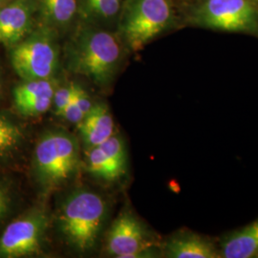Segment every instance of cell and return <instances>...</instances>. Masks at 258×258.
I'll return each instance as SVG.
<instances>
[{
  "instance_id": "6da1fadb",
  "label": "cell",
  "mask_w": 258,
  "mask_h": 258,
  "mask_svg": "<svg viewBox=\"0 0 258 258\" xmlns=\"http://www.w3.org/2000/svg\"><path fill=\"white\" fill-rule=\"evenodd\" d=\"M66 55L72 72L103 87L111 83L118 71L121 50L110 33L83 28L69 42Z\"/></svg>"
},
{
  "instance_id": "7a4b0ae2",
  "label": "cell",
  "mask_w": 258,
  "mask_h": 258,
  "mask_svg": "<svg viewBox=\"0 0 258 258\" xmlns=\"http://www.w3.org/2000/svg\"><path fill=\"white\" fill-rule=\"evenodd\" d=\"M107 205L100 194L77 189L66 196L57 214V226L67 243L79 252L96 246L106 218Z\"/></svg>"
},
{
  "instance_id": "3957f363",
  "label": "cell",
  "mask_w": 258,
  "mask_h": 258,
  "mask_svg": "<svg viewBox=\"0 0 258 258\" xmlns=\"http://www.w3.org/2000/svg\"><path fill=\"white\" fill-rule=\"evenodd\" d=\"M79 166L77 139L62 130H51L37 142L33 157V170L39 186L55 189L75 175Z\"/></svg>"
},
{
  "instance_id": "277c9868",
  "label": "cell",
  "mask_w": 258,
  "mask_h": 258,
  "mask_svg": "<svg viewBox=\"0 0 258 258\" xmlns=\"http://www.w3.org/2000/svg\"><path fill=\"white\" fill-rule=\"evenodd\" d=\"M189 22L198 27L258 37V0H197Z\"/></svg>"
},
{
  "instance_id": "5b68a950",
  "label": "cell",
  "mask_w": 258,
  "mask_h": 258,
  "mask_svg": "<svg viewBox=\"0 0 258 258\" xmlns=\"http://www.w3.org/2000/svg\"><path fill=\"white\" fill-rule=\"evenodd\" d=\"M172 17L169 0H130L121 19L122 37L133 51L141 50L168 27Z\"/></svg>"
},
{
  "instance_id": "8992f818",
  "label": "cell",
  "mask_w": 258,
  "mask_h": 258,
  "mask_svg": "<svg viewBox=\"0 0 258 258\" xmlns=\"http://www.w3.org/2000/svg\"><path fill=\"white\" fill-rule=\"evenodd\" d=\"M58 49L50 30L41 29L12 47L11 63L23 81L51 79L58 65Z\"/></svg>"
},
{
  "instance_id": "52a82bcc",
  "label": "cell",
  "mask_w": 258,
  "mask_h": 258,
  "mask_svg": "<svg viewBox=\"0 0 258 258\" xmlns=\"http://www.w3.org/2000/svg\"><path fill=\"white\" fill-rule=\"evenodd\" d=\"M47 227L48 216L42 209H34L11 222L0 235V257H26L39 253Z\"/></svg>"
},
{
  "instance_id": "ba28073f",
  "label": "cell",
  "mask_w": 258,
  "mask_h": 258,
  "mask_svg": "<svg viewBox=\"0 0 258 258\" xmlns=\"http://www.w3.org/2000/svg\"><path fill=\"white\" fill-rule=\"evenodd\" d=\"M154 245L144 224L134 213L124 210L115 219L106 237V252L114 257L146 256Z\"/></svg>"
},
{
  "instance_id": "9c48e42d",
  "label": "cell",
  "mask_w": 258,
  "mask_h": 258,
  "mask_svg": "<svg viewBox=\"0 0 258 258\" xmlns=\"http://www.w3.org/2000/svg\"><path fill=\"white\" fill-rule=\"evenodd\" d=\"M87 170L106 182L119 180L126 170V151L119 136L112 135L102 145L87 150Z\"/></svg>"
},
{
  "instance_id": "30bf717a",
  "label": "cell",
  "mask_w": 258,
  "mask_h": 258,
  "mask_svg": "<svg viewBox=\"0 0 258 258\" xmlns=\"http://www.w3.org/2000/svg\"><path fill=\"white\" fill-rule=\"evenodd\" d=\"M36 6L35 0H15L0 8V44L15 46L27 37Z\"/></svg>"
},
{
  "instance_id": "8fae6325",
  "label": "cell",
  "mask_w": 258,
  "mask_h": 258,
  "mask_svg": "<svg viewBox=\"0 0 258 258\" xmlns=\"http://www.w3.org/2000/svg\"><path fill=\"white\" fill-rule=\"evenodd\" d=\"M165 254L171 258H215L221 253L211 238L191 231L173 234L165 244Z\"/></svg>"
},
{
  "instance_id": "7c38bea8",
  "label": "cell",
  "mask_w": 258,
  "mask_h": 258,
  "mask_svg": "<svg viewBox=\"0 0 258 258\" xmlns=\"http://www.w3.org/2000/svg\"><path fill=\"white\" fill-rule=\"evenodd\" d=\"M86 150L96 148L114 135V120L106 104H95L79 124Z\"/></svg>"
},
{
  "instance_id": "4fadbf2b",
  "label": "cell",
  "mask_w": 258,
  "mask_h": 258,
  "mask_svg": "<svg viewBox=\"0 0 258 258\" xmlns=\"http://www.w3.org/2000/svg\"><path fill=\"white\" fill-rule=\"evenodd\" d=\"M222 257H256L258 254V219L227 234L221 243Z\"/></svg>"
},
{
  "instance_id": "5bb4252c",
  "label": "cell",
  "mask_w": 258,
  "mask_h": 258,
  "mask_svg": "<svg viewBox=\"0 0 258 258\" xmlns=\"http://www.w3.org/2000/svg\"><path fill=\"white\" fill-rule=\"evenodd\" d=\"M37 6L50 27H65L78 12V0H37Z\"/></svg>"
},
{
  "instance_id": "9a60e30c",
  "label": "cell",
  "mask_w": 258,
  "mask_h": 258,
  "mask_svg": "<svg viewBox=\"0 0 258 258\" xmlns=\"http://www.w3.org/2000/svg\"><path fill=\"white\" fill-rule=\"evenodd\" d=\"M24 142L22 129L14 120L0 114V160L19 152Z\"/></svg>"
},
{
  "instance_id": "2e32d148",
  "label": "cell",
  "mask_w": 258,
  "mask_h": 258,
  "mask_svg": "<svg viewBox=\"0 0 258 258\" xmlns=\"http://www.w3.org/2000/svg\"><path fill=\"white\" fill-rule=\"evenodd\" d=\"M56 83L51 79L44 80H32L24 81V83L19 84L14 90V102H17L37 97L43 96H54Z\"/></svg>"
},
{
  "instance_id": "e0dca14e",
  "label": "cell",
  "mask_w": 258,
  "mask_h": 258,
  "mask_svg": "<svg viewBox=\"0 0 258 258\" xmlns=\"http://www.w3.org/2000/svg\"><path fill=\"white\" fill-rule=\"evenodd\" d=\"M86 19L106 20L114 18L120 9L121 0H78Z\"/></svg>"
},
{
  "instance_id": "ac0fdd59",
  "label": "cell",
  "mask_w": 258,
  "mask_h": 258,
  "mask_svg": "<svg viewBox=\"0 0 258 258\" xmlns=\"http://www.w3.org/2000/svg\"><path fill=\"white\" fill-rule=\"evenodd\" d=\"M53 96L31 98L15 103L19 113L28 117H37L44 114L52 107Z\"/></svg>"
},
{
  "instance_id": "d6986e66",
  "label": "cell",
  "mask_w": 258,
  "mask_h": 258,
  "mask_svg": "<svg viewBox=\"0 0 258 258\" xmlns=\"http://www.w3.org/2000/svg\"><path fill=\"white\" fill-rule=\"evenodd\" d=\"M79 86L80 85L76 83H70L55 89L53 96L52 107L57 117H59L62 111L64 110L65 107L73 101Z\"/></svg>"
},
{
  "instance_id": "ffe728a7",
  "label": "cell",
  "mask_w": 258,
  "mask_h": 258,
  "mask_svg": "<svg viewBox=\"0 0 258 258\" xmlns=\"http://www.w3.org/2000/svg\"><path fill=\"white\" fill-rule=\"evenodd\" d=\"M13 203V194L9 184L0 179V223L8 215Z\"/></svg>"
},
{
  "instance_id": "44dd1931",
  "label": "cell",
  "mask_w": 258,
  "mask_h": 258,
  "mask_svg": "<svg viewBox=\"0 0 258 258\" xmlns=\"http://www.w3.org/2000/svg\"><path fill=\"white\" fill-rule=\"evenodd\" d=\"M59 117H62L65 120H67L71 123L79 124L84 119L85 116H84V114L82 112V110L80 109V107L77 104L74 98L73 101L65 107L64 110L62 111V113L59 115Z\"/></svg>"
},
{
  "instance_id": "7402d4cb",
  "label": "cell",
  "mask_w": 258,
  "mask_h": 258,
  "mask_svg": "<svg viewBox=\"0 0 258 258\" xmlns=\"http://www.w3.org/2000/svg\"><path fill=\"white\" fill-rule=\"evenodd\" d=\"M2 4H3V1H2V0H0V7L2 6Z\"/></svg>"
},
{
  "instance_id": "603a6c76",
  "label": "cell",
  "mask_w": 258,
  "mask_h": 258,
  "mask_svg": "<svg viewBox=\"0 0 258 258\" xmlns=\"http://www.w3.org/2000/svg\"><path fill=\"white\" fill-rule=\"evenodd\" d=\"M256 257H258V254H257V256H256Z\"/></svg>"
}]
</instances>
